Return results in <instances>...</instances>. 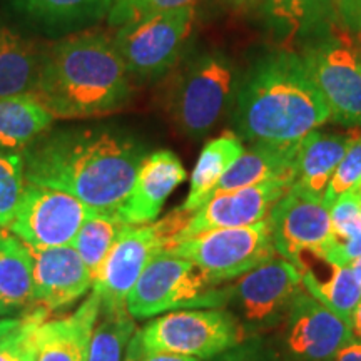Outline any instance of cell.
I'll return each instance as SVG.
<instances>
[{
    "label": "cell",
    "mask_w": 361,
    "mask_h": 361,
    "mask_svg": "<svg viewBox=\"0 0 361 361\" xmlns=\"http://www.w3.org/2000/svg\"><path fill=\"white\" fill-rule=\"evenodd\" d=\"M20 154L25 183L64 191L97 213L117 214L147 152L128 134L92 126L45 130Z\"/></svg>",
    "instance_id": "obj_1"
},
{
    "label": "cell",
    "mask_w": 361,
    "mask_h": 361,
    "mask_svg": "<svg viewBox=\"0 0 361 361\" xmlns=\"http://www.w3.org/2000/svg\"><path fill=\"white\" fill-rule=\"evenodd\" d=\"M233 123L251 144L296 146L331 119L301 54L264 52L238 82Z\"/></svg>",
    "instance_id": "obj_2"
},
{
    "label": "cell",
    "mask_w": 361,
    "mask_h": 361,
    "mask_svg": "<svg viewBox=\"0 0 361 361\" xmlns=\"http://www.w3.org/2000/svg\"><path fill=\"white\" fill-rule=\"evenodd\" d=\"M129 75L112 35L85 29L44 47L32 96L56 119L109 116L129 102Z\"/></svg>",
    "instance_id": "obj_3"
},
{
    "label": "cell",
    "mask_w": 361,
    "mask_h": 361,
    "mask_svg": "<svg viewBox=\"0 0 361 361\" xmlns=\"http://www.w3.org/2000/svg\"><path fill=\"white\" fill-rule=\"evenodd\" d=\"M231 284L209 276L192 261L162 250L149 261L129 293L126 308L134 319L179 310L226 308Z\"/></svg>",
    "instance_id": "obj_4"
},
{
    "label": "cell",
    "mask_w": 361,
    "mask_h": 361,
    "mask_svg": "<svg viewBox=\"0 0 361 361\" xmlns=\"http://www.w3.org/2000/svg\"><path fill=\"white\" fill-rule=\"evenodd\" d=\"M246 341L243 326L226 308L171 311L134 333L126 355L173 353L214 360Z\"/></svg>",
    "instance_id": "obj_5"
},
{
    "label": "cell",
    "mask_w": 361,
    "mask_h": 361,
    "mask_svg": "<svg viewBox=\"0 0 361 361\" xmlns=\"http://www.w3.org/2000/svg\"><path fill=\"white\" fill-rule=\"evenodd\" d=\"M191 213L180 207L171 211L161 221L144 226H130L116 243L96 279L92 291L101 298V313L128 311L129 293L157 252L166 250L183 231Z\"/></svg>",
    "instance_id": "obj_6"
},
{
    "label": "cell",
    "mask_w": 361,
    "mask_h": 361,
    "mask_svg": "<svg viewBox=\"0 0 361 361\" xmlns=\"http://www.w3.org/2000/svg\"><path fill=\"white\" fill-rule=\"evenodd\" d=\"M236 87L234 66L224 54H201L189 62L171 94L174 123L186 135L204 137L233 104Z\"/></svg>",
    "instance_id": "obj_7"
},
{
    "label": "cell",
    "mask_w": 361,
    "mask_h": 361,
    "mask_svg": "<svg viewBox=\"0 0 361 361\" xmlns=\"http://www.w3.org/2000/svg\"><path fill=\"white\" fill-rule=\"evenodd\" d=\"M301 274L281 256L234 279L226 310L236 316L246 340L283 326L295 300L303 291Z\"/></svg>",
    "instance_id": "obj_8"
},
{
    "label": "cell",
    "mask_w": 361,
    "mask_h": 361,
    "mask_svg": "<svg viewBox=\"0 0 361 361\" xmlns=\"http://www.w3.org/2000/svg\"><path fill=\"white\" fill-rule=\"evenodd\" d=\"M196 19V6H186L128 22L112 35L130 75L161 78L173 69Z\"/></svg>",
    "instance_id": "obj_9"
},
{
    "label": "cell",
    "mask_w": 361,
    "mask_h": 361,
    "mask_svg": "<svg viewBox=\"0 0 361 361\" xmlns=\"http://www.w3.org/2000/svg\"><path fill=\"white\" fill-rule=\"evenodd\" d=\"M343 30L306 40L303 57L311 78L326 102L331 121L361 128V52Z\"/></svg>",
    "instance_id": "obj_10"
},
{
    "label": "cell",
    "mask_w": 361,
    "mask_h": 361,
    "mask_svg": "<svg viewBox=\"0 0 361 361\" xmlns=\"http://www.w3.org/2000/svg\"><path fill=\"white\" fill-rule=\"evenodd\" d=\"M166 250L192 261L209 276L226 283L278 256L268 218L245 228H223L196 234L173 243Z\"/></svg>",
    "instance_id": "obj_11"
},
{
    "label": "cell",
    "mask_w": 361,
    "mask_h": 361,
    "mask_svg": "<svg viewBox=\"0 0 361 361\" xmlns=\"http://www.w3.org/2000/svg\"><path fill=\"white\" fill-rule=\"evenodd\" d=\"M92 213L94 209L71 194L25 183L20 204L7 229L32 250L71 246Z\"/></svg>",
    "instance_id": "obj_12"
},
{
    "label": "cell",
    "mask_w": 361,
    "mask_h": 361,
    "mask_svg": "<svg viewBox=\"0 0 361 361\" xmlns=\"http://www.w3.org/2000/svg\"><path fill=\"white\" fill-rule=\"evenodd\" d=\"M351 324L303 290L283 323L284 353L291 361H331L353 341Z\"/></svg>",
    "instance_id": "obj_13"
},
{
    "label": "cell",
    "mask_w": 361,
    "mask_h": 361,
    "mask_svg": "<svg viewBox=\"0 0 361 361\" xmlns=\"http://www.w3.org/2000/svg\"><path fill=\"white\" fill-rule=\"evenodd\" d=\"M290 188L291 183L286 180H271L258 186L216 192L209 201L189 216L186 226L173 243L213 229L245 228L259 223L268 218L271 209L290 191Z\"/></svg>",
    "instance_id": "obj_14"
},
{
    "label": "cell",
    "mask_w": 361,
    "mask_h": 361,
    "mask_svg": "<svg viewBox=\"0 0 361 361\" xmlns=\"http://www.w3.org/2000/svg\"><path fill=\"white\" fill-rule=\"evenodd\" d=\"M278 256L295 264L301 252L322 250L331 234L329 209L323 200L290 188L268 216Z\"/></svg>",
    "instance_id": "obj_15"
},
{
    "label": "cell",
    "mask_w": 361,
    "mask_h": 361,
    "mask_svg": "<svg viewBox=\"0 0 361 361\" xmlns=\"http://www.w3.org/2000/svg\"><path fill=\"white\" fill-rule=\"evenodd\" d=\"M34 301L40 308H67L92 290L94 278L72 246L32 250Z\"/></svg>",
    "instance_id": "obj_16"
},
{
    "label": "cell",
    "mask_w": 361,
    "mask_h": 361,
    "mask_svg": "<svg viewBox=\"0 0 361 361\" xmlns=\"http://www.w3.org/2000/svg\"><path fill=\"white\" fill-rule=\"evenodd\" d=\"M186 178V169L174 152L156 151L147 154L117 216L129 226L154 223L168 197Z\"/></svg>",
    "instance_id": "obj_17"
},
{
    "label": "cell",
    "mask_w": 361,
    "mask_h": 361,
    "mask_svg": "<svg viewBox=\"0 0 361 361\" xmlns=\"http://www.w3.org/2000/svg\"><path fill=\"white\" fill-rule=\"evenodd\" d=\"M99 314L101 298L92 291L71 314L45 319L35 335L37 361H87Z\"/></svg>",
    "instance_id": "obj_18"
},
{
    "label": "cell",
    "mask_w": 361,
    "mask_h": 361,
    "mask_svg": "<svg viewBox=\"0 0 361 361\" xmlns=\"http://www.w3.org/2000/svg\"><path fill=\"white\" fill-rule=\"evenodd\" d=\"M295 266L300 271L305 290L351 324L361 303V286L348 266L326 258L322 250L301 252Z\"/></svg>",
    "instance_id": "obj_19"
},
{
    "label": "cell",
    "mask_w": 361,
    "mask_h": 361,
    "mask_svg": "<svg viewBox=\"0 0 361 361\" xmlns=\"http://www.w3.org/2000/svg\"><path fill=\"white\" fill-rule=\"evenodd\" d=\"M13 12L39 32L52 37L90 29L109 16L114 0H8Z\"/></svg>",
    "instance_id": "obj_20"
},
{
    "label": "cell",
    "mask_w": 361,
    "mask_h": 361,
    "mask_svg": "<svg viewBox=\"0 0 361 361\" xmlns=\"http://www.w3.org/2000/svg\"><path fill=\"white\" fill-rule=\"evenodd\" d=\"M353 141L355 135L329 134L318 129L301 139L291 189L314 200H323L329 180Z\"/></svg>",
    "instance_id": "obj_21"
},
{
    "label": "cell",
    "mask_w": 361,
    "mask_h": 361,
    "mask_svg": "<svg viewBox=\"0 0 361 361\" xmlns=\"http://www.w3.org/2000/svg\"><path fill=\"white\" fill-rule=\"evenodd\" d=\"M266 25L279 37L310 40L340 29L335 0H250Z\"/></svg>",
    "instance_id": "obj_22"
},
{
    "label": "cell",
    "mask_w": 361,
    "mask_h": 361,
    "mask_svg": "<svg viewBox=\"0 0 361 361\" xmlns=\"http://www.w3.org/2000/svg\"><path fill=\"white\" fill-rule=\"evenodd\" d=\"M296 146H273V144H251L241 156L233 162L219 180L216 192L234 191L271 180H286L293 184L295 174ZM213 194V196H214Z\"/></svg>",
    "instance_id": "obj_23"
},
{
    "label": "cell",
    "mask_w": 361,
    "mask_h": 361,
    "mask_svg": "<svg viewBox=\"0 0 361 361\" xmlns=\"http://www.w3.org/2000/svg\"><path fill=\"white\" fill-rule=\"evenodd\" d=\"M34 301V256L22 239L0 229V318Z\"/></svg>",
    "instance_id": "obj_24"
},
{
    "label": "cell",
    "mask_w": 361,
    "mask_h": 361,
    "mask_svg": "<svg viewBox=\"0 0 361 361\" xmlns=\"http://www.w3.org/2000/svg\"><path fill=\"white\" fill-rule=\"evenodd\" d=\"M44 47L11 27H0V97L32 96Z\"/></svg>",
    "instance_id": "obj_25"
},
{
    "label": "cell",
    "mask_w": 361,
    "mask_h": 361,
    "mask_svg": "<svg viewBox=\"0 0 361 361\" xmlns=\"http://www.w3.org/2000/svg\"><path fill=\"white\" fill-rule=\"evenodd\" d=\"M245 152L241 139L234 134H223L202 147L191 174L186 201L179 207L186 213H194L213 197L219 180L226 171Z\"/></svg>",
    "instance_id": "obj_26"
},
{
    "label": "cell",
    "mask_w": 361,
    "mask_h": 361,
    "mask_svg": "<svg viewBox=\"0 0 361 361\" xmlns=\"http://www.w3.org/2000/svg\"><path fill=\"white\" fill-rule=\"evenodd\" d=\"M54 119L34 96L0 97V151H24Z\"/></svg>",
    "instance_id": "obj_27"
},
{
    "label": "cell",
    "mask_w": 361,
    "mask_h": 361,
    "mask_svg": "<svg viewBox=\"0 0 361 361\" xmlns=\"http://www.w3.org/2000/svg\"><path fill=\"white\" fill-rule=\"evenodd\" d=\"M331 234L322 251L341 266L361 256V209L355 191L345 192L329 207Z\"/></svg>",
    "instance_id": "obj_28"
},
{
    "label": "cell",
    "mask_w": 361,
    "mask_h": 361,
    "mask_svg": "<svg viewBox=\"0 0 361 361\" xmlns=\"http://www.w3.org/2000/svg\"><path fill=\"white\" fill-rule=\"evenodd\" d=\"M129 228L130 226L126 224L117 214L94 211L85 219L71 246L79 252L94 279H96L107 255Z\"/></svg>",
    "instance_id": "obj_29"
},
{
    "label": "cell",
    "mask_w": 361,
    "mask_h": 361,
    "mask_svg": "<svg viewBox=\"0 0 361 361\" xmlns=\"http://www.w3.org/2000/svg\"><path fill=\"white\" fill-rule=\"evenodd\" d=\"M135 331V322L128 311L101 313L90 340L87 361H124Z\"/></svg>",
    "instance_id": "obj_30"
},
{
    "label": "cell",
    "mask_w": 361,
    "mask_h": 361,
    "mask_svg": "<svg viewBox=\"0 0 361 361\" xmlns=\"http://www.w3.org/2000/svg\"><path fill=\"white\" fill-rule=\"evenodd\" d=\"M25 189L20 152L0 151V229L8 228Z\"/></svg>",
    "instance_id": "obj_31"
},
{
    "label": "cell",
    "mask_w": 361,
    "mask_h": 361,
    "mask_svg": "<svg viewBox=\"0 0 361 361\" xmlns=\"http://www.w3.org/2000/svg\"><path fill=\"white\" fill-rule=\"evenodd\" d=\"M361 184V137H356L338 166L326 191L323 196V204L331 207L338 197L345 192L355 191Z\"/></svg>",
    "instance_id": "obj_32"
},
{
    "label": "cell",
    "mask_w": 361,
    "mask_h": 361,
    "mask_svg": "<svg viewBox=\"0 0 361 361\" xmlns=\"http://www.w3.org/2000/svg\"><path fill=\"white\" fill-rule=\"evenodd\" d=\"M197 0H114L107 22L112 27H121L128 22L154 16L173 8L196 6Z\"/></svg>",
    "instance_id": "obj_33"
},
{
    "label": "cell",
    "mask_w": 361,
    "mask_h": 361,
    "mask_svg": "<svg viewBox=\"0 0 361 361\" xmlns=\"http://www.w3.org/2000/svg\"><path fill=\"white\" fill-rule=\"evenodd\" d=\"M47 319V310L37 308L24 316V322L13 331L0 338V361H19L22 348H24L27 336L35 326Z\"/></svg>",
    "instance_id": "obj_34"
},
{
    "label": "cell",
    "mask_w": 361,
    "mask_h": 361,
    "mask_svg": "<svg viewBox=\"0 0 361 361\" xmlns=\"http://www.w3.org/2000/svg\"><path fill=\"white\" fill-rule=\"evenodd\" d=\"M214 361H281L273 350H269L258 338L243 341L241 345L216 356Z\"/></svg>",
    "instance_id": "obj_35"
},
{
    "label": "cell",
    "mask_w": 361,
    "mask_h": 361,
    "mask_svg": "<svg viewBox=\"0 0 361 361\" xmlns=\"http://www.w3.org/2000/svg\"><path fill=\"white\" fill-rule=\"evenodd\" d=\"M335 8L343 32L361 37V0H335Z\"/></svg>",
    "instance_id": "obj_36"
},
{
    "label": "cell",
    "mask_w": 361,
    "mask_h": 361,
    "mask_svg": "<svg viewBox=\"0 0 361 361\" xmlns=\"http://www.w3.org/2000/svg\"><path fill=\"white\" fill-rule=\"evenodd\" d=\"M124 361H202L192 356L173 355V353H144V355H126Z\"/></svg>",
    "instance_id": "obj_37"
},
{
    "label": "cell",
    "mask_w": 361,
    "mask_h": 361,
    "mask_svg": "<svg viewBox=\"0 0 361 361\" xmlns=\"http://www.w3.org/2000/svg\"><path fill=\"white\" fill-rule=\"evenodd\" d=\"M331 361H361V340L355 338L353 341L346 343Z\"/></svg>",
    "instance_id": "obj_38"
},
{
    "label": "cell",
    "mask_w": 361,
    "mask_h": 361,
    "mask_svg": "<svg viewBox=\"0 0 361 361\" xmlns=\"http://www.w3.org/2000/svg\"><path fill=\"white\" fill-rule=\"evenodd\" d=\"M40 324H42V323H40ZM40 324H39V326H40ZM39 326H35L32 331H30V335L27 336L25 345H24V348H22L19 361H37V345H35V335H37Z\"/></svg>",
    "instance_id": "obj_39"
},
{
    "label": "cell",
    "mask_w": 361,
    "mask_h": 361,
    "mask_svg": "<svg viewBox=\"0 0 361 361\" xmlns=\"http://www.w3.org/2000/svg\"><path fill=\"white\" fill-rule=\"evenodd\" d=\"M24 316H12V318H0V338H4L8 333L13 331L19 324L24 322Z\"/></svg>",
    "instance_id": "obj_40"
},
{
    "label": "cell",
    "mask_w": 361,
    "mask_h": 361,
    "mask_svg": "<svg viewBox=\"0 0 361 361\" xmlns=\"http://www.w3.org/2000/svg\"><path fill=\"white\" fill-rule=\"evenodd\" d=\"M351 329H353V335L356 340H361V303L356 308L353 314V322H351Z\"/></svg>",
    "instance_id": "obj_41"
},
{
    "label": "cell",
    "mask_w": 361,
    "mask_h": 361,
    "mask_svg": "<svg viewBox=\"0 0 361 361\" xmlns=\"http://www.w3.org/2000/svg\"><path fill=\"white\" fill-rule=\"evenodd\" d=\"M348 268L351 269V273H353L355 279H356V281H358V284L361 286V256H360V258H356V259L351 261Z\"/></svg>",
    "instance_id": "obj_42"
},
{
    "label": "cell",
    "mask_w": 361,
    "mask_h": 361,
    "mask_svg": "<svg viewBox=\"0 0 361 361\" xmlns=\"http://www.w3.org/2000/svg\"><path fill=\"white\" fill-rule=\"evenodd\" d=\"M224 2H228L229 6H233V7H243V6H246L250 0H224Z\"/></svg>",
    "instance_id": "obj_43"
},
{
    "label": "cell",
    "mask_w": 361,
    "mask_h": 361,
    "mask_svg": "<svg viewBox=\"0 0 361 361\" xmlns=\"http://www.w3.org/2000/svg\"><path fill=\"white\" fill-rule=\"evenodd\" d=\"M355 194H356V200H358V204H360V209H361V184L355 189Z\"/></svg>",
    "instance_id": "obj_44"
}]
</instances>
